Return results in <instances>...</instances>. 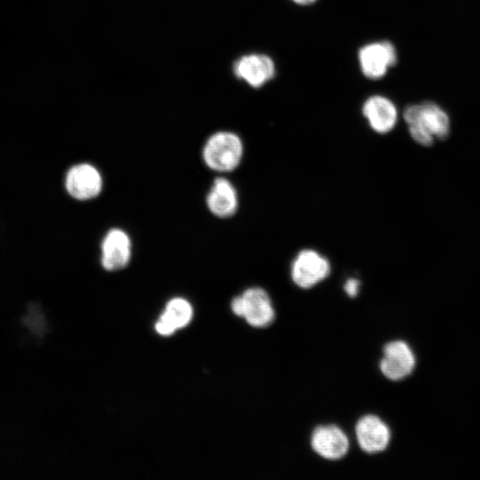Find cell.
Masks as SVG:
<instances>
[{
    "instance_id": "cell-13",
    "label": "cell",
    "mask_w": 480,
    "mask_h": 480,
    "mask_svg": "<svg viewBox=\"0 0 480 480\" xmlns=\"http://www.w3.org/2000/svg\"><path fill=\"white\" fill-rule=\"evenodd\" d=\"M356 436L360 448L367 453L384 451L389 443L388 427L377 416L362 417L356 425Z\"/></svg>"
},
{
    "instance_id": "cell-2",
    "label": "cell",
    "mask_w": 480,
    "mask_h": 480,
    "mask_svg": "<svg viewBox=\"0 0 480 480\" xmlns=\"http://www.w3.org/2000/svg\"><path fill=\"white\" fill-rule=\"evenodd\" d=\"M244 154L241 137L231 131H217L209 135L201 149V159L209 170L226 174L240 165Z\"/></svg>"
},
{
    "instance_id": "cell-5",
    "label": "cell",
    "mask_w": 480,
    "mask_h": 480,
    "mask_svg": "<svg viewBox=\"0 0 480 480\" xmlns=\"http://www.w3.org/2000/svg\"><path fill=\"white\" fill-rule=\"evenodd\" d=\"M133 255V242L127 230L111 227L100 242V264L108 272L122 270L129 266Z\"/></svg>"
},
{
    "instance_id": "cell-15",
    "label": "cell",
    "mask_w": 480,
    "mask_h": 480,
    "mask_svg": "<svg viewBox=\"0 0 480 480\" xmlns=\"http://www.w3.org/2000/svg\"><path fill=\"white\" fill-rule=\"evenodd\" d=\"M359 288L360 281L356 278H348L344 284L345 292L351 298L358 294Z\"/></svg>"
},
{
    "instance_id": "cell-16",
    "label": "cell",
    "mask_w": 480,
    "mask_h": 480,
    "mask_svg": "<svg viewBox=\"0 0 480 480\" xmlns=\"http://www.w3.org/2000/svg\"><path fill=\"white\" fill-rule=\"evenodd\" d=\"M293 3L300 5H307L315 3L316 0H292Z\"/></svg>"
},
{
    "instance_id": "cell-7",
    "label": "cell",
    "mask_w": 480,
    "mask_h": 480,
    "mask_svg": "<svg viewBox=\"0 0 480 480\" xmlns=\"http://www.w3.org/2000/svg\"><path fill=\"white\" fill-rule=\"evenodd\" d=\"M358 60L361 71L369 79H380L397 60L395 46L388 41L372 42L359 49Z\"/></svg>"
},
{
    "instance_id": "cell-10",
    "label": "cell",
    "mask_w": 480,
    "mask_h": 480,
    "mask_svg": "<svg viewBox=\"0 0 480 480\" xmlns=\"http://www.w3.org/2000/svg\"><path fill=\"white\" fill-rule=\"evenodd\" d=\"M415 366V356L402 340L391 341L383 348L380 371L388 379L399 380L408 376Z\"/></svg>"
},
{
    "instance_id": "cell-6",
    "label": "cell",
    "mask_w": 480,
    "mask_h": 480,
    "mask_svg": "<svg viewBox=\"0 0 480 480\" xmlns=\"http://www.w3.org/2000/svg\"><path fill=\"white\" fill-rule=\"evenodd\" d=\"M329 260L316 250H300L291 264V277L300 288L309 289L324 281L331 273Z\"/></svg>"
},
{
    "instance_id": "cell-9",
    "label": "cell",
    "mask_w": 480,
    "mask_h": 480,
    "mask_svg": "<svg viewBox=\"0 0 480 480\" xmlns=\"http://www.w3.org/2000/svg\"><path fill=\"white\" fill-rule=\"evenodd\" d=\"M236 76L251 87L260 88L276 74L273 60L263 53H249L240 57L233 66Z\"/></svg>"
},
{
    "instance_id": "cell-11",
    "label": "cell",
    "mask_w": 480,
    "mask_h": 480,
    "mask_svg": "<svg viewBox=\"0 0 480 480\" xmlns=\"http://www.w3.org/2000/svg\"><path fill=\"white\" fill-rule=\"evenodd\" d=\"M310 443L319 456L331 460L343 458L349 448L345 433L333 425L317 427L312 433Z\"/></svg>"
},
{
    "instance_id": "cell-12",
    "label": "cell",
    "mask_w": 480,
    "mask_h": 480,
    "mask_svg": "<svg viewBox=\"0 0 480 480\" xmlns=\"http://www.w3.org/2000/svg\"><path fill=\"white\" fill-rule=\"evenodd\" d=\"M362 114L372 130L380 134L392 131L398 117L395 104L382 95L369 97L362 106Z\"/></svg>"
},
{
    "instance_id": "cell-4",
    "label": "cell",
    "mask_w": 480,
    "mask_h": 480,
    "mask_svg": "<svg viewBox=\"0 0 480 480\" xmlns=\"http://www.w3.org/2000/svg\"><path fill=\"white\" fill-rule=\"evenodd\" d=\"M232 312L256 328L270 325L275 320V309L268 292L260 287H250L231 300Z\"/></svg>"
},
{
    "instance_id": "cell-3",
    "label": "cell",
    "mask_w": 480,
    "mask_h": 480,
    "mask_svg": "<svg viewBox=\"0 0 480 480\" xmlns=\"http://www.w3.org/2000/svg\"><path fill=\"white\" fill-rule=\"evenodd\" d=\"M104 176L94 164L77 162L68 167L64 176V188L75 201L88 203L97 199L103 192Z\"/></svg>"
},
{
    "instance_id": "cell-8",
    "label": "cell",
    "mask_w": 480,
    "mask_h": 480,
    "mask_svg": "<svg viewBox=\"0 0 480 480\" xmlns=\"http://www.w3.org/2000/svg\"><path fill=\"white\" fill-rule=\"evenodd\" d=\"M208 212L219 219L233 217L239 207V196L233 182L222 174L215 177L205 195Z\"/></svg>"
},
{
    "instance_id": "cell-14",
    "label": "cell",
    "mask_w": 480,
    "mask_h": 480,
    "mask_svg": "<svg viewBox=\"0 0 480 480\" xmlns=\"http://www.w3.org/2000/svg\"><path fill=\"white\" fill-rule=\"evenodd\" d=\"M192 316V306L186 299L172 298L166 303L163 314L156 324V330L160 335H172L178 329L187 326Z\"/></svg>"
},
{
    "instance_id": "cell-1",
    "label": "cell",
    "mask_w": 480,
    "mask_h": 480,
    "mask_svg": "<svg viewBox=\"0 0 480 480\" xmlns=\"http://www.w3.org/2000/svg\"><path fill=\"white\" fill-rule=\"evenodd\" d=\"M412 138L420 145L429 147L436 138L444 140L450 132L446 112L430 101L408 106L404 111Z\"/></svg>"
}]
</instances>
